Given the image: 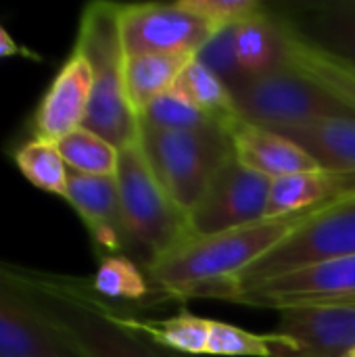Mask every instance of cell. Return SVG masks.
<instances>
[{
    "instance_id": "cell-1",
    "label": "cell",
    "mask_w": 355,
    "mask_h": 357,
    "mask_svg": "<svg viewBox=\"0 0 355 357\" xmlns=\"http://www.w3.org/2000/svg\"><path fill=\"white\" fill-rule=\"evenodd\" d=\"M314 211L318 209L285 218H266L220 234L188 238L149 266L144 270L146 278L165 299H211Z\"/></svg>"
},
{
    "instance_id": "cell-2",
    "label": "cell",
    "mask_w": 355,
    "mask_h": 357,
    "mask_svg": "<svg viewBox=\"0 0 355 357\" xmlns=\"http://www.w3.org/2000/svg\"><path fill=\"white\" fill-rule=\"evenodd\" d=\"M4 270L31 305L84 357H186L159 347L126 326L117 310L96 299L94 291L90 293L84 284Z\"/></svg>"
},
{
    "instance_id": "cell-3",
    "label": "cell",
    "mask_w": 355,
    "mask_h": 357,
    "mask_svg": "<svg viewBox=\"0 0 355 357\" xmlns=\"http://www.w3.org/2000/svg\"><path fill=\"white\" fill-rule=\"evenodd\" d=\"M92 69V94L82 128L111 142L115 149L138 140V117L126 94V52L119 33V4L90 2L84 6L75 38Z\"/></svg>"
},
{
    "instance_id": "cell-4",
    "label": "cell",
    "mask_w": 355,
    "mask_h": 357,
    "mask_svg": "<svg viewBox=\"0 0 355 357\" xmlns=\"http://www.w3.org/2000/svg\"><path fill=\"white\" fill-rule=\"evenodd\" d=\"M347 255H355V195L314 211L264 257L222 287L211 299L230 301L234 295L268 280L331 264Z\"/></svg>"
},
{
    "instance_id": "cell-5",
    "label": "cell",
    "mask_w": 355,
    "mask_h": 357,
    "mask_svg": "<svg viewBox=\"0 0 355 357\" xmlns=\"http://www.w3.org/2000/svg\"><path fill=\"white\" fill-rule=\"evenodd\" d=\"M138 144L172 203L188 215L220 165L232 155L226 128L218 121L197 130H153L138 126Z\"/></svg>"
},
{
    "instance_id": "cell-6",
    "label": "cell",
    "mask_w": 355,
    "mask_h": 357,
    "mask_svg": "<svg viewBox=\"0 0 355 357\" xmlns=\"http://www.w3.org/2000/svg\"><path fill=\"white\" fill-rule=\"evenodd\" d=\"M115 182L130 238V253L140 259V268L146 270L165 253L188 241L186 215L157 182L138 140L119 149Z\"/></svg>"
},
{
    "instance_id": "cell-7",
    "label": "cell",
    "mask_w": 355,
    "mask_h": 357,
    "mask_svg": "<svg viewBox=\"0 0 355 357\" xmlns=\"http://www.w3.org/2000/svg\"><path fill=\"white\" fill-rule=\"evenodd\" d=\"M232 96L243 121L274 132L354 115L333 94L287 65L245 79Z\"/></svg>"
},
{
    "instance_id": "cell-8",
    "label": "cell",
    "mask_w": 355,
    "mask_h": 357,
    "mask_svg": "<svg viewBox=\"0 0 355 357\" xmlns=\"http://www.w3.org/2000/svg\"><path fill=\"white\" fill-rule=\"evenodd\" d=\"M270 190L272 180L245 167L232 153L186 215L188 238L220 234L266 220Z\"/></svg>"
},
{
    "instance_id": "cell-9",
    "label": "cell",
    "mask_w": 355,
    "mask_h": 357,
    "mask_svg": "<svg viewBox=\"0 0 355 357\" xmlns=\"http://www.w3.org/2000/svg\"><path fill=\"white\" fill-rule=\"evenodd\" d=\"M119 33L126 59L140 54H197L216 29L178 2L119 4Z\"/></svg>"
},
{
    "instance_id": "cell-10",
    "label": "cell",
    "mask_w": 355,
    "mask_h": 357,
    "mask_svg": "<svg viewBox=\"0 0 355 357\" xmlns=\"http://www.w3.org/2000/svg\"><path fill=\"white\" fill-rule=\"evenodd\" d=\"M355 299V255L293 272L234 295L228 303L285 310L303 303Z\"/></svg>"
},
{
    "instance_id": "cell-11",
    "label": "cell",
    "mask_w": 355,
    "mask_h": 357,
    "mask_svg": "<svg viewBox=\"0 0 355 357\" xmlns=\"http://www.w3.org/2000/svg\"><path fill=\"white\" fill-rule=\"evenodd\" d=\"M276 333L295 341L291 357H349L355 351V299L285 307Z\"/></svg>"
},
{
    "instance_id": "cell-12",
    "label": "cell",
    "mask_w": 355,
    "mask_h": 357,
    "mask_svg": "<svg viewBox=\"0 0 355 357\" xmlns=\"http://www.w3.org/2000/svg\"><path fill=\"white\" fill-rule=\"evenodd\" d=\"M0 357H84L0 268Z\"/></svg>"
},
{
    "instance_id": "cell-13",
    "label": "cell",
    "mask_w": 355,
    "mask_h": 357,
    "mask_svg": "<svg viewBox=\"0 0 355 357\" xmlns=\"http://www.w3.org/2000/svg\"><path fill=\"white\" fill-rule=\"evenodd\" d=\"M92 94V69L86 56L73 48L63 63L33 115V138L59 142L82 128Z\"/></svg>"
},
{
    "instance_id": "cell-14",
    "label": "cell",
    "mask_w": 355,
    "mask_h": 357,
    "mask_svg": "<svg viewBox=\"0 0 355 357\" xmlns=\"http://www.w3.org/2000/svg\"><path fill=\"white\" fill-rule=\"evenodd\" d=\"M65 199L77 211L94 247L105 257L130 253L115 176H86L69 169Z\"/></svg>"
},
{
    "instance_id": "cell-15",
    "label": "cell",
    "mask_w": 355,
    "mask_h": 357,
    "mask_svg": "<svg viewBox=\"0 0 355 357\" xmlns=\"http://www.w3.org/2000/svg\"><path fill=\"white\" fill-rule=\"evenodd\" d=\"M276 23L282 44V65L324 88L355 115L354 63L316 42L293 19L276 15Z\"/></svg>"
},
{
    "instance_id": "cell-16",
    "label": "cell",
    "mask_w": 355,
    "mask_h": 357,
    "mask_svg": "<svg viewBox=\"0 0 355 357\" xmlns=\"http://www.w3.org/2000/svg\"><path fill=\"white\" fill-rule=\"evenodd\" d=\"M234 157L249 169L278 180L285 176L318 169L320 165L287 136L239 119L230 130Z\"/></svg>"
},
{
    "instance_id": "cell-17",
    "label": "cell",
    "mask_w": 355,
    "mask_h": 357,
    "mask_svg": "<svg viewBox=\"0 0 355 357\" xmlns=\"http://www.w3.org/2000/svg\"><path fill=\"white\" fill-rule=\"evenodd\" d=\"M352 195H355V174L318 167L312 172L285 176L272 180L266 218H285L320 209Z\"/></svg>"
},
{
    "instance_id": "cell-18",
    "label": "cell",
    "mask_w": 355,
    "mask_h": 357,
    "mask_svg": "<svg viewBox=\"0 0 355 357\" xmlns=\"http://www.w3.org/2000/svg\"><path fill=\"white\" fill-rule=\"evenodd\" d=\"M278 134L301 146L322 169L355 174V115L328 117Z\"/></svg>"
},
{
    "instance_id": "cell-19",
    "label": "cell",
    "mask_w": 355,
    "mask_h": 357,
    "mask_svg": "<svg viewBox=\"0 0 355 357\" xmlns=\"http://www.w3.org/2000/svg\"><path fill=\"white\" fill-rule=\"evenodd\" d=\"M197 54H140L128 56L123 67L126 94L136 117L163 92L174 88Z\"/></svg>"
},
{
    "instance_id": "cell-20",
    "label": "cell",
    "mask_w": 355,
    "mask_h": 357,
    "mask_svg": "<svg viewBox=\"0 0 355 357\" xmlns=\"http://www.w3.org/2000/svg\"><path fill=\"white\" fill-rule=\"evenodd\" d=\"M119 320L130 326L132 331L144 335L153 343L163 349L176 351L180 356H205L209 343V328L211 320L195 316V314H178L165 320L153 318H136L117 310Z\"/></svg>"
},
{
    "instance_id": "cell-21",
    "label": "cell",
    "mask_w": 355,
    "mask_h": 357,
    "mask_svg": "<svg viewBox=\"0 0 355 357\" xmlns=\"http://www.w3.org/2000/svg\"><path fill=\"white\" fill-rule=\"evenodd\" d=\"M236 56L247 77L282 67V44L276 15L266 6L236 25Z\"/></svg>"
},
{
    "instance_id": "cell-22",
    "label": "cell",
    "mask_w": 355,
    "mask_h": 357,
    "mask_svg": "<svg viewBox=\"0 0 355 357\" xmlns=\"http://www.w3.org/2000/svg\"><path fill=\"white\" fill-rule=\"evenodd\" d=\"M295 349H297L295 341L280 333L257 335V333L245 331L241 326L211 320L209 343H207L205 356L291 357L295 354Z\"/></svg>"
},
{
    "instance_id": "cell-23",
    "label": "cell",
    "mask_w": 355,
    "mask_h": 357,
    "mask_svg": "<svg viewBox=\"0 0 355 357\" xmlns=\"http://www.w3.org/2000/svg\"><path fill=\"white\" fill-rule=\"evenodd\" d=\"M178 84L192 98V102L209 117H213L222 128H226V132L241 119L234 109V96L228 84L209 71L203 63H199L197 56L184 69Z\"/></svg>"
},
{
    "instance_id": "cell-24",
    "label": "cell",
    "mask_w": 355,
    "mask_h": 357,
    "mask_svg": "<svg viewBox=\"0 0 355 357\" xmlns=\"http://www.w3.org/2000/svg\"><path fill=\"white\" fill-rule=\"evenodd\" d=\"M54 144L71 172L86 176H115L117 172L119 149L84 128L67 134Z\"/></svg>"
},
{
    "instance_id": "cell-25",
    "label": "cell",
    "mask_w": 355,
    "mask_h": 357,
    "mask_svg": "<svg viewBox=\"0 0 355 357\" xmlns=\"http://www.w3.org/2000/svg\"><path fill=\"white\" fill-rule=\"evenodd\" d=\"M209 123H216V119L201 111L180 84L157 96L138 115V126L153 130H197Z\"/></svg>"
},
{
    "instance_id": "cell-26",
    "label": "cell",
    "mask_w": 355,
    "mask_h": 357,
    "mask_svg": "<svg viewBox=\"0 0 355 357\" xmlns=\"http://www.w3.org/2000/svg\"><path fill=\"white\" fill-rule=\"evenodd\" d=\"M15 163L36 188L65 197L69 167L65 165L54 142L33 138L15 153Z\"/></svg>"
},
{
    "instance_id": "cell-27",
    "label": "cell",
    "mask_w": 355,
    "mask_h": 357,
    "mask_svg": "<svg viewBox=\"0 0 355 357\" xmlns=\"http://www.w3.org/2000/svg\"><path fill=\"white\" fill-rule=\"evenodd\" d=\"M92 291L105 299L140 301L151 293V282L140 266L130 257L107 255L100 259L92 278Z\"/></svg>"
},
{
    "instance_id": "cell-28",
    "label": "cell",
    "mask_w": 355,
    "mask_h": 357,
    "mask_svg": "<svg viewBox=\"0 0 355 357\" xmlns=\"http://www.w3.org/2000/svg\"><path fill=\"white\" fill-rule=\"evenodd\" d=\"M312 29L316 42L355 65V0L314 6Z\"/></svg>"
},
{
    "instance_id": "cell-29",
    "label": "cell",
    "mask_w": 355,
    "mask_h": 357,
    "mask_svg": "<svg viewBox=\"0 0 355 357\" xmlns=\"http://www.w3.org/2000/svg\"><path fill=\"white\" fill-rule=\"evenodd\" d=\"M236 25L239 23L218 29L197 52V61L203 63L209 71H213L220 79H224L230 90L239 88L245 79H249L241 69L236 56Z\"/></svg>"
},
{
    "instance_id": "cell-30",
    "label": "cell",
    "mask_w": 355,
    "mask_h": 357,
    "mask_svg": "<svg viewBox=\"0 0 355 357\" xmlns=\"http://www.w3.org/2000/svg\"><path fill=\"white\" fill-rule=\"evenodd\" d=\"M178 4L184 10L207 21L216 31L241 23L266 6L257 0H180Z\"/></svg>"
},
{
    "instance_id": "cell-31",
    "label": "cell",
    "mask_w": 355,
    "mask_h": 357,
    "mask_svg": "<svg viewBox=\"0 0 355 357\" xmlns=\"http://www.w3.org/2000/svg\"><path fill=\"white\" fill-rule=\"evenodd\" d=\"M15 54H23V56H33V59H38V56H36V54H31L29 50L21 48V46L10 38V33L0 25V59L15 56Z\"/></svg>"
},
{
    "instance_id": "cell-32",
    "label": "cell",
    "mask_w": 355,
    "mask_h": 357,
    "mask_svg": "<svg viewBox=\"0 0 355 357\" xmlns=\"http://www.w3.org/2000/svg\"><path fill=\"white\" fill-rule=\"evenodd\" d=\"M349 357H355V356H354V354H352V356H349Z\"/></svg>"
},
{
    "instance_id": "cell-33",
    "label": "cell",
    "mask_w": 355,
    "mask_h": 357,
    "mask_svg": "<svg viewBox=\"0 0 355 357\" xmlns=\"http://www.w3.org/2000/svg\"><path fill=\"white\" fill-rule=\"evenodd\" d=\"M354 356H355V351H354Z\"/></svg>"
}]
</instances>
